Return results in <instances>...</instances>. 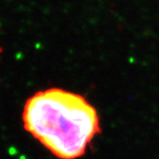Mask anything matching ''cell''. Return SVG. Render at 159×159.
Segmentation results:
<instances>
[{
  "instance_id": "1",
  "label": "cell",
  "mask_w": 159,
  "mask_h": 159,
  "mask_svg": "<svg viewBox=\"0 0 159 159\" xmlns=\"http://www.w3.org/2000/svg\"><path fill=\"white\" fill-rule=\"evenodd\" d=\"M22 120L25 129L61 159L80 157L101 131L97 110L85 97L57 88L29 98Z\"/></svg>"
}]
</instances>
